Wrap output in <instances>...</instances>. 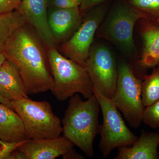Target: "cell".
Returning a JSON list of instances; mask_svg holds the SVG:
<instances>
[{
  "instance_id": "7402d4cb",
  "label": "cell",
  "mask_w": 159,
  "mask_h": 159,
  "mask_svg": "<svg viewBox=\"0 0 159 159\" xmlns=\"http://www.w3.org/2000/svg\"><path fill=\"white\" fill-rule=\"evenodd\" d=\"M21 2L22 0H0V14L15 11Z\"/></svg>"
},
{
  "instance_id": "30bf717a",
  "label": "cell",
  "mask_w": 159,
  "mask_h": 159,
  "mask_svg": "<svg viewBox=\"0 0 159 159\" xmlns=\"http://www.w3.org/2000/svg\"><path fill=\"white\" fill-rule=\"evenodd\" d=\"M74 145L65 136L52 139H27L18 148L27 159H70Z\"/></svg>"
},
{
  "instance_id": "484cf974",
  "label": "cell",
  "mask_w": 159,
  "mask_h": 159,
  "mask_svg": "<svg viewBox=\"0 0 159 159\" xmlns=\"http://www.w3.org/2000/svg\"><path fill=\"white\" fill-rule=\"evenodd\" d=\"M6 58L3 52H0V67L6 61Z\"/></svg>"
},
{
  "instance_id": "83f0119b",
  "label": "cell",
  "mask_w": 159,
  "mask_h": 159,
  "mask_svg": "<svg viewBox=\"0 0 159 159\" xmlns=\"http://www.w3.org/2000/svg\"><path fill=\"white\" fill-rule=\"evenodd\" d=\"M155 21L159 25V16L157 18V20H156Z\"/></svg>"
},
{
  "instance_id": "44dd1931",
  "label": "cell",
  "mask_w": 159,
  "mask_h": 159,
  "mask_svg": "<svg viewBox=\"0 0 159 159\" xmlns=\"http://www.w3.org/2000/svg\"><path fill=\"white\" fill-rule=\"evenodd\" d=\"M25 140L17 142H9L0 139V159H9L11 154Z\"/></svg>"
},
{
  "instance_id": "d6986e66",
  "label": "cell",
  "mask_w": 159,
  "mask_h": 159,
  "mask_svg": "<svg viewBox=\"0 0 159 159\" xmlns=\"http://www.w3.org/2000/svg\"><path fill=\"white\" fill-rule=\"evenodd\" d=\"M129 5L142 12L147 20L155 21L159 16V0H126Z\"/></svg>"
},
{
  "instance_id": "9c48e42d",
  "label": "cell",
  "mask_w": 159,
  "mask_h": 159,
  "mask_svg": "<svg viewBox=\"0 0 159 159\" xmlns=\"http://www.w3.org/2000/svg\"><path fill=\"white\" fill-rule=\"evenodd\" d=\"M85 67L93 89L112 99L116 87L118 69L110 50L102 44L92 46Z\"/></svg>"
},
{
  "instance_id": "52a82bcc",
  "label": "cell",
  "mask_w": 159,
  "mask_h": 159,
  "mask_svg": "<svg viewBox=\"0 0 159 159\" xmlns=\"http://www.w3.org/2000/svg\"><path fill=\"white\" fill-rule=\"evenodd\" d=\"M102 111L103 123L99 125L101 136L99 148L102 157L107 158L114 149L132 145L139 139L125 125L119 111L111 99L93 89Z\"/></svg>"
},
{
  "instance_id": "6da1fadb",
  "label": "cell",
  "mask_w": 159,
  "mask_h": 159,
  "mask_svg": "<svg viewBox=\"0 0 159 159\" xmlns=\"http://www.w3.org/2000/svg\"><path fill=\"white\" fill-rule=\"evenodd\" d=\"M3 53L17 67L28 94L51 90L53 79L48 56L38 38L25 25L16 31Z\"/></svg>"
},
{
  "instance_id": "4fadbf2b",
  "label": "cell",
  "mask_w": 159,
  "mask_h": 159,
  "mask_svg": "<svg viewBox=\"0 0 159 159\" xmlns=\"http://www.w3.org/2000/svg\"><path fill=\"white\" fill-rule=\"evenodd\" d=\"M159 133L142 130L140 137L131 147H119L115 159H159Z\"/></svg>"
},
{
  "instance_id": "603a6c76",
  "label": "cell",
  "mask_w": 159,
  "mask_h": 159,
  "mask_svg": "<svg viewBox=\"0 0 159 159\" xmlns=\"http://www.w3.org/2000/svg\"><path fill=\"white\" fill-rule=\"evenodd\" d=\"M52 8L59 9H68L79 8V6L70 0H50Z\"/></svg>"
},
{
  "instance_id": "7c38bea8",
  "label": "cell",
  "mask_w": 159,
  "mask_h": 159,
  "mask_svg": "<svg viewBox=\"0 0 159 159\" xmlns=\"http://www.w3.org/2000/svg\"><path fill=\"white\" fill-rule=\"evenodd\" d=\"M79 8L59 9L51 8L48 13L50 29L56 42L72 36L82 22Z\"/></svg>"
},
{
  "instance_id": "ffe728a7",
  "label": "cell",
  "mask_w": 159,
  "mask_h": 159,
  "mask_svg": "<svg viewBox=\"0 0 159 159\" xmlns=\"http://www.w3.org/2000/svg\"><path fill=\"white\" fill-rule=\"evenodd\" d=\"M143 122L151 128L159 127V99L145 107Z\"/></svg>"
},
{
  "instance_id": "3957f363",
  "label": "cell",
  "mask_w": 159,
  "mask_h": 159,
  "mask_svg": "<svg viewBox=\"0 0 159 159\" xmlns=\"http://www.w3.org/2000/svg\"><path fill=\"white\" fill-rule=\"evenodd\" d=\"M48 56L53 79L50 91L57 100L66 101L76 94L88 99L94 94L85 67L66 58L55 47L48 48Z\"/></svg>"
},
{
  "instance_id": "4316f807",
  "label": "cell",
  "mask_w": 159,
  "mask_h": 159,
  "mask_svg": "<svg viewBox=\"0 0 159 159\" xmlns=\"http://www.w3.org/2000/svg\"><path fill=\"white\" fill-rule=\"evenodd\" d=\"M70 1L77 4L79 6V7L81 5L83 2V0H70Z\"/></svg>"
},
{
  "instance_id": "d4e9b609",
  "label": "cell",
  "mask_w": 159,
  "mask_h": 159,
  "mask_svg": "<svg viewBox=\"0 0 159 159\" xmlns=\"http://www.w3.org/2000/svg\"><path fill=\"white\" fill-rule=\"evenodd\" d=\"M0 102L3 103V104H5V105L9 107L12 108L11 102L6 100V99H5V98H3V97H2V96H0Z\"/></svg>"
},
{
  "instance_id": "277c9868",
  "label": "cell",
  "mask_w": 159,
  "mask_h": 159,
  "mask_svg": "<svg viewBox=\"0 0 159 159\" xmlns=\"http://www.w3.org/2000/svg\"><path fill=\"white\" fill-rule=\"evenodd\" d=\"M140 19L147 18L127 1L118 2L107 12L100 24L99 37L107 40L124 54L131 55L136 49L134 28Z\"/></svg>"
},
{
  "instance_id": "5bb4252c",
  "label": "cell",
  "mask_w": 159,
  "mask_h": 159,
  "mask_svg": "<svg viewBox=\"0 0 159 159\" xmlns=\"http://www.w3.org/2000/svg\"><path fill=\"white\" fill-rule=\"evenodd\" d=\"M29 95L17 67L6 59L0 67V96L11 102Z\"/></svg>"
},
{
  "instance_id": "ac0fdd59",
  "label": "cell",
  "mask_w": 159,
  "mask_h": 159,
  "mask_svg": "<svg viewBox=\"0 0 159 159\" xmlns=\"http://www.w3.org/2000/svg\"><path fill=\"white\" fill-rule=\"evenodd\" d=\"M142 98L145 107L159 99V64L154 68L150 75L143 78Z\"/></svg>"
},
{
  "instance_id": "ba28073f",
  "label": "cell",
  "mask_w": 159,
  "mask_h": 159,
  "mask_svg": "<svg viewBox=\"0 0 159 159\" xmlns=\"http://www.w3.org/2000/svg\"><path fill=\"white\" fill-rule=\"evenodd\" d=\"M108 8V4L105 2L88 11L78 29L61 46V52L66 56L85 67L96 31L105 17Z\"/></svg>"
},
{
  "instance_id": "8fae6325",
  "label": "cell",
  "mask_w": 159,
  "mask_h": 159,
  "mask_svg": "<svg viewBox=\"0 0 159 159\" xmlns=\"http://www.w3.org/2000/svg\"><path fill=\"white\" fill-rule=\"evenodd\" d=\"M50 0H22L17 10L36 30L48 48L55 47L57 42L50 29L48 13Z\"/></svg>"
},
{
  "instance_id": "2e32d148",
  "label": "cell",
  "mask_w": 159,
  "mask_h": 159,
  "mask_svg": "<svg viewBox=\"0 0 159 159\" xmlns=\"http://www.w3.org/2000/svg\"><path fill=\"white\" fill-rule=\"evenodd\" d=\"M0 139L17 142L27 139L24 124L17 113L0 102Z\"/></svg>"
},
{
  "instance_id": "e0dca14e",
  "label": "cell",
  "mask_w": 159,
  "mask_h": 159,
  "mask_svg": "<svg viewBox=\"0 0 159 159\" xmlns=\"http://www.w3.org/2000/svg\"><path fill=\"white\" fill-rule=\"evenodd\" d=\"M26 23L17 10L0 14V52L4 51L16 31Z\"/></svg>"
},
{
  "instance_id": "8992f818",
  "label": "cell",
  "mask_w": 159,
  "mask_h": 159,
  "mask_svg": "<svg viewBox=\"0 0 159 159\" xmlns=\"http://www.w3.org/2000/svg\"><path fill=\"white\" fill-rule=\"evenodd\" d=\"M116 87L112 98L132 128H139L143 122L145 107L142 98V80L135 74L130 66L125 61L118 66Z\"/></svg>"
},
{
  "instance_id": "9a60e30c",
  "label": "cell",
  "mask_w": 159,
  "mask_h": 159,
  "mask_svg": "<svg viewBox=\"0 0 159 159\" xmlns=\"http://www.w3.org/2000/svg\"><path fill=\"white\" fill-rule=\"evenodd\" d=\"M146 20L142 30L143 50L138 61L144 70L159 64V25L155 21Z\"/></svg>"
},
{
  "instance_id": "5b68a950",
  "label": "cell",
  "mask_w": 159,
  "mask_h": 159,
  "mask_svg": "<svg viewBox=\"0 0 159 159\" xmlns=\"http://www.w3.org/2000/svg\"><path fill=\"white\" fill-rule=\"evenodd\" d=\"M12 108L22 120L27 139H52L60 136L62 126L47 101L22 98L11 101Z\"/></svg>"
},
{
  "instance_id": "cb8c5ba5",
  "label": "cell",
  "mask_w": 159,
  "mask_h": 159,
  "mask_svg": "<svg viewBox=\"0 0 159 159\" xmlns=\"http://www.w3.org/2000/svg\"><path fill=\"white\" fill-rule=\"evenodd\" d=\"M108 0H83L79 9L81 14H83L96 6L106 2Z\"/></svg>"
},
{
  "instance_id": "7a4b0ae2",
  "label": "cell",
  "mask_w": 159,
  "mask_h": 159,
  "mask_svg": "<svg viewBox=\"0 0 159 159\" xmlns=\"http://www.w3.org/2000/svg\"><path fill=\"white\" fill-rule=\"evenodd\" d=\"M99 108L94 94L86 101L76 94L70 98L62 119L64 136L90 157H93V141L99 133Z\"/></svg>"
}]
</instances>
